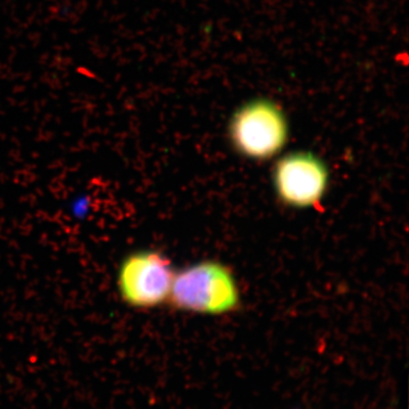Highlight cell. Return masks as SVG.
I'll use <instances>...</instances> for the list:
<instances>
[{
    "label": "cell",
    "instance_id": "1",
    "mask_svg": "<svg viewBox=\"0 0 409 409\" xmlns=\"http://www.w3.org/2000/svg\"><path fill=\"white\" fill-rule=\"evenodd\" d=\"M173 310L202 315H224L238 310L241 295L229 267L202 261L175 271L168 300Z\"/></svg>",
    "mask_w": 409,
    "mask_h": 409
},
{
    "label": "cell",
    "instance_id": "2",
    "mask_svg": "<svg viewBox=\"0 0 409 409\" xmlns=\"http://www.w3.org/2000/svg\"><path fill=\"white\" fill-rule=\"evenodd\" d=\"M290 136V125L279 104L266 98L239 106L227 123V139L243 159L271 161L282 152Z\"/></svg>",
    "mask_w": 409,
    "mask_h": 409
},
{
    "label": "cell",
    "instance_id": "3",
    "mask_svg": "<svg viewBox=\"0 0 409 409\" xmlns=\"http://www.w3.org/2000/svg\"><path fill=\"white\" fill-rule=\"evenodd\" d=\"M272 184L276 198L287 207L319 208L329 189V168L310 150L289 152L276 161Z\"/></svg>",
    "mask_w": 409,
    "mask_h": 409
},
{
    "label": "cell",
    "instance_id": "4",
    "mask_svg": "<svg viewBox=\"0 0 409 409\" xmlns=\"http://www.w3.org/2000/svg\"><path fill=\"white\" fill-rule=\"evenodd\" d=\"M174 274L170 258L161 251H136L120 266L118 292L127 306L152 310L168 303Z\"/></svg>",
    "mask_w": 409,
    "mask_h": 409
}]
</instances>
